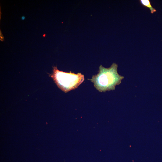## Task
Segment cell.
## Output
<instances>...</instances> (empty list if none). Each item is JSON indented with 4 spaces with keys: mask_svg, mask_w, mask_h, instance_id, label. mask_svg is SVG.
Masks as SVG:
<instances>
[{
    "mask_svg": "<svg viewBox=\"0 0 162 162\" xmlns=\"http://www.w3.org/2000/svg\"><path fill=\"white\" fill-rule=\"evenodd\" d=\"M140 3L142 6L148 8L150 9L152 14H153L154 12L156 11V10L152 6L149 0H140Z\"/></svg>",
    "mask_w": 162,
    "mask_h": 162,
    "instance_id": "cell-3",
    "label": "cell"
},
{
    "mask_svg": "<svg viewBox=\"0 0 162 162\" xmlns=\"http://www.w3.org/2000/svg\"><path fill=\"white\" fill-rule=\"evenodd\" d=\"M118 65L113 63L109 68L101 65L99 67L98 73L89 79L94 83L95 88L100 92L114 90L116 86L120 84L123 76L117 72Z\"/></svg>",
    "mask_w": 162,
    "mask_h": 162,
    "instance_id": "cell-1",
    "label": "cell"
},
{
    "mask_svg": "<svg viewBox=\"0 0 162 162\" xmlns=\"http://www.w3.org/2000/svg\"><path fill=\"white\" fill-rule=\"evenodd\" d=\"M57 86L65 93L77 88L84 80L83 75L81 73L75 74L58 70L53 67V73L50 75Z\"/></svg>",
    "mask_w": 162,
    "mask_h": 162,
    "instance_id": "cell-2",
    "label": "cell"
},
{
    "mask_svg": "<svg viewBox=\"0 0 162 162\" xmlns=\"http://www.w3.org/2000/svg\"><path fill=\"white\" fill-rule=\"evenodd\" d=\"M25 17L24 16H22L21 17V19L22 20H24L25 19Z\"/></svg>",
    "mask_w": 162,
    "mask_h": 162,
    "instance_id": "cell-4",
    "label": "cell"
}]
</instances>
